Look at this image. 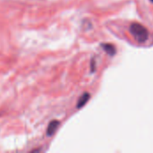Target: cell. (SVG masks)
<instances>
[{"instance_id": "6da1fadb", "label": "cell", "mask_w": 153, "mask_h": 153, "mask_svg": "<svg viewBox=\"0 0 153 153\" xmlns=\"http://www.w3.org/2000/svg\"><path fill=\"white\" fill-rule=\"evenodd\" d=\"M130 32L134 39L139 42V43H143L145 42L148 38H149V31L142 24L140 23H132L130 28Z\"/></svg>"}, {"instance_id": "7a4b0ae2", "label": "cell", "mask_w": 153, "mask_h": 153, "mask_svg": "<svg viewBox=\"0 0 153 153\" xmlns=\"http://www.w3.org/2000/svg\"><path fill=\"white\" fill-rule=\"evenodd\" d=\"M100 46L108 55H109V56H115L116 55L117 48H116V47L114 45L109 44V43H102Z\"/></svg>"}, {"instance_id": "3957f363", "label": "cell", "mask_w": 153, "mask_h": 153, "mask_svg": "<svg viewBox=\"0 0 153 153\" xmlns=\"http://www.w3.org/2000/svg\"><path fill=\"white\" fill-rule=\"evenodd\" d=\"M58 126H59V121H57V120H53V121H51V122L49 123L48 126V129H47V135H48V136L52 135V134L56 132V130L57 129Z\"/></svg>"}, {"instance_id": "277c9868", "label": "cell", "mask_w": 153, "mask_h": 153, "mask_svg": "<svg viewBox=\"0 0 153 153\" xmlns=\"http://www.w3.org/2000/svg\"><path fill=\"white\" fill-rule=\"evenodd\" d=\"M90 98H91V95H90L88 92L83 93V94L80 97V99H79V100H78V102H77V108H82V107L88 102V100H90Z\"/></svg>"}, {"instance_id": "5b68a950", "label": "cell", "mask_w": 153, "mask_h": 153, "mask_svg": "<svg viewBox=\"0 0 153 153\" xmlns=\"http://www.w3.org/2000/svg\"><path fill=\"white\" fill-rule=\"evenodd\" d=\"M91 73H93L94 71H95V61L92 59V61H91Z\"/></svg>"}, {"instance_id": "8992f818", "label": "cell", "mask_w": 153, "mask_h": 153, "mask_svg": "<svg viewBox=\"0 0 153 153\" xmlns=\"http://www.w3.org/2000/svg\"><path fill=\"white\" fill-rule=\"evenodd\" d=\"M151 1H152V2H153V0H151Z\"/></svg>"}]
</instances>
